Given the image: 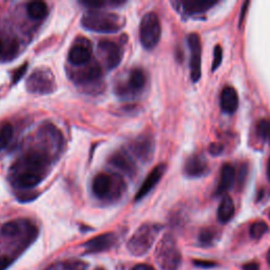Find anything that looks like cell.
<instances>
[{"label": "cell", "instance_id": "obj_7", "mask_svg": "<svg viewBox=\"0 0 270 270\" xmlns=\"http://www.w3.org/2000/svg\"><path fill=\"white\" fill-rule=\"evenodd\" d=\"M217 4V0H183L172 3L178 11L188 16L206 13Z\"/></svg>", "mask_w": 270, "mask_h": 270}, {"label": "cell", "instance_id": "obj_14", "mask_svg": "<svg viewBox=\"0 0 270 270\" xmlns=\"http://www.w3.org/2000/svg\"><path fill=\"white\" fill-rule=\"evenodd\" d=\"M43 174L29 171V170H15L14 184L19 188H33L41 183Z\"/></svg>", "mask_w": 270, "mask_h": 270}, {"label": "cell", "instance_id": "obj_21", "mask_svg": "<svg viewBox=\"0 0 270 270\" xmlns=\"http://www.w3.org/2000/svg\"><path fill=\"white\" fill-rule=\"evenodd\" d=\"M27 13L30 18L34 20H40L45 17L47 13V7L42 2H32L27 7Z\"/></svg>", "mask_w": 270, "mask_h": 270}, {"label": "cell", "instance_id": "obj_38", "mask_svg": "<svg viewBox=\"0 0 270 270\" xmlns=\"http://www.w3.org/2000/svg\"><path fill=\"white\" fill-rule=\"evenodd\" d=\"M266 260H267V263H268V265L270 266V248H269V250H268V252H267Z\"/></svg>", "mask_w": 270, "mask_h": 270}, {"label": "cell", "instance_id": "obj_1", "mask_svg": "<svg viewBox=\"0 0 270 270\" xmlns=\"http://www.w3.org/2000/svg\"><path fill=\"white\" fill-rule=\"evenodd\" d=\"M163 226L160 224L146 223L141 225L130 237L127 248L134 257H141L151 249Z\"/></svg>", "mask_w": 270, "mask_h": 270}, {"label": "cell", "instance_id": "obj_11", "mask_svg": "<svg viewBox=\"0 0 270 270\" xmlns=\"http://www.w3.org/2000/svg\"><path fill=\"white\" fill-rule=\"evenodd\" d=\"M166 169L167 166L165 164H160L153 168V170L148 174V177L138 189V191L135 195V201L144 199L151 191V190L158 184V182L162 180L163 176L166 172Z\"/></svg>", "mask_w": 270, "mask_h": 270}, {"label": "cell", "instance_id": "obj_33", "mask_svg": "<svg viewBox=\"0 0 270 270\" xmlns=\"http://www.w3.org/2000/svg\"><path fill=\"white\" fill-rule=\"evenodd\" d=\"M26 71H27V65L20 67V68L18 69V71H16V73H15L14 76H13V78H14V83H17V82L19 81V79L22 77V75L26 73Z\"/></svg>", "mask_w": 270, "mask_h": 270}, {"label": "cell", "instance_id": "obj_8", "mask_svg": "<svg viewBox=\"0 0 270 270\" xmlns=\"http://www.w3.org/2000/svg\"><path fill=\"white\" fill-rule=\"evenodd\" d=\"M116 241L117 237L115 233L107 232L87 241L83 244V248L85 249V253H87V255L88 253L89 255H92V253H100L110 250L116 244Z\"/></svg>", "mask_w": 270, "mask_h": 270}, {"label": "cell", "instance_id": "obj_40", "mask_svg": "<svg viewBox=\"0 0 270 270\" xmlns=\"http://www.w3.org/2000/svg\"><path fill=\"white\" fill-rule=\"evenodd\" d=\"M95 270H104V269L101 268V267H99V268H95Z\"/></svg>", "mask_w": 270, "mask_h": 270}, {"label": "cell", "instance_id": "obj_39", "mask_svg": "<svg viewBox=\"0 0 270 270\" xmlns=\"http://www.w3.org/2000/svg\"><path fill=\"white\" fill-rule=\"evenodd\" d=\"M3 47H4V45H3V42H2V40H0V54L3 53Z\"/></svg>", "mask_w": 270, "mask_h": 270}, {"label": "cell", "instance_id": "obj_41", "mask_svg": "<svg viewBox=\"0 0 270 270\" xmlns=\"http://www.w3.org/2000/svg\"><path fill=\"white\" fill-rule=\"evenodd\" d=\"M269 217H270V211H269Z\"/></svg>", "mask_w": 270, "mask_h": 270}, {"label": "cell", "instance_id": "obj_13", "mask_svg": "<svg viewBox=\"0 0 270 270\" xmlns=\"http://www.w3.org/2000/svg\"><path fill=\"white\" fill-rule=\"evenodd\" d=\"M219 105L223 112L233 114L239 108V95L233 87L227 86L220 93Z\"/></svg>", "mask_w": 270, "mask_h": 270}, {"label": "cell", "instance_id": "obj_26", "mask_svg": "<svg viewBox=\"0 0 270 270\" xmlns=\"http://www.w3.org/2000/svg\"><path fill=\"white\" fill-rule=\"evenodd\" d=\"M258 135L264 140L270 144V119L263 118L257 124Z\"/></svg>", "mask_w": 270, "mask_h": 270}, {"label": "cell", "instance_id": "obj_3", "mask_svg": "<svg viewBox=\"0 0 270 270\" xmlns=\"http://www.w3.org/2000/svg\"><path fill=\"white\" fill-rule=\"evenodd\" d=\"M155 261L163 270H178L182 262L181 251L170 234L165 235L155 250Z\"/></svg>", "mask_w": 270, "mask_h": 270}, {"label": "cell", "instance_id": "obj_30", "mask_svg": "<svg viewBox=\"0 0 270 270\" xmlns=\"http://www.w3.org/2000/svg\"><path fill=\"white\" fill-rule=\"evenodd\" d=\"M82 4L86 7H88L89 9H92V10H97L102 7H104L106 5V3L104 2H89V0H87V2H82Z\"/></svg>", "mask_w": 270, "mask_h": 270}, {"label": "cell", "instance_id": "obj_28", "mask_svg": "<svg viewBox=\"0 0 270 270\" xmlns=\"http://www.w3.org/2000/svg\"><path fill=\"white\" fill-rule=\"evenodd\" d=\"M213 62H212V71H215L222 63V59H223V49L219 44L215 45L214 51H213Z\"/></svg>", "mask_w": 270, "mask_h": 270}, {"label": "cell", "instance_id": "obj_6", "mask_svg": "<svg viewBox=\"0 0 270 270\" xmlns=\"http://www.w3.org/2000/svg\"><path fill=\"white\" fill-rule=\"evenodd\" d=\"M188 45L190 49V74L193 83H198L202 76V42L197 33L188 36Z\"/></svg>", "mask_w": 270, "mask_h": 270}, {"label": "cell", "instance_id": "obj_5", "mask_svg": "<svg viewBox=\"0 0 270 270\" xmlns=\"http://www.w3.org/2000/svg\"><path fill=\"white\" fill-rule=\"evenodd\" d=\"M26 87L31 93L50 94L55 89L53 74L50 70H36L28 78Z\"/></svg>", "mask_w": 270, "mask_h": 270}, {"label": "cell", "instance_id": "obj_12", "mask_svg": "<svg viewBox=\"0 0 270 270\" xmlns=\"http://www.w3.org/2000/svg\"><path fill=\"white\" fill-rule=\"evenodd\" d=\"M208 170V163L202 154H193L185 163L184 173L189 178H201Z\"/></svg>", "mask_w": 270, "mask_h": 270}, {"label": "cell", "instance_id": "obj_16", "mask_svg": "<svg viewBox=\"0 0 270 270\" xmlns=\"http://www.w3.org/2000/svg\"><path fill=\"white\" fill-rule=\"evenodd\" d=\"M68 59L73 66L76 67L88 63L91 59V49L88 43H76L73 45L69 52Z\"/></svg>", "mask_w": 270, "mask_h": 270}, {"label": "cell", "instance_id": "obj_29", "mask_svg": "<svg viewBox=\"0 0 270 270\" xmlns=\"http://www.w3.org/2000/svg\"><path fill=\"white\" fill-rule=\"evenodd\" d=\"M193 264L200 268H213L216 266V263H214V262L203 261V260H194Z\"/></svg>", "mask_w": 270, "mask_h": 270}, {"label": "cell", "instance_id": "obj_31", "mask_svg": "<svg viewBox=\"0 0 270 270\" xmlns=\"http://www.w3.org/2000/svg\"><path fill=\"white\" fill-rule=\"evenodd\" d=\"M13 260L9 257H0V270H6L11 264Z\"/></svg>", "mask_w": 270, "mask_h": 270}, {"label": "cell", "instance_id": "obj_22", "mask_svg": "<svg viewBox=\"0 0 270 270\" xmlns=\"http://www.w3.org/2000/svg\"><path fill=\"white\" fill-rule=\"evenodd\" d=\"M146 74L145 72L142 71L141 69H134L132 70V72L130 73V77H129V86L132 90L135 91H139L142 88L145 87L146 85Z\"/></svg>", "mask_w": 270, "mask_h": 270}, {"label": "cell", "instance_id": "obj_36", "mask_svg": "<svg viewBox=\"0 0 270 270\" xmlns=\"http://www.w3.org/2000/svg\"><path fill=\"white\" fill-rule=\"evenodd\" d=\"M248 5H249V3L247 2V3H245V4H244V6H243V9H242V14H241V19H240V24H242V21H243V19H244V13H246Z\"/></svg>", "mask_w": 270, "mask_h": 270}, {"label": "cell", "instance_id": "obj_19", "mask_svg": "<svg viewBox=\"0 0 270 270\" xmlns=\"http://www.w3.org/2000/svg\"><path fill=\"white\" fill-rule=\"evenodd\" d=\"M102 74H103L102 68L99 65H95L94 63V65L86 67L82 71H79L76 74L75 79L77 83L88 84L99 81V79L102 77Z\"/></svg>", "mask_w": 270, "mask_h": 270}, {"label": "cell", "instance_id": "obj_10", "mask_svg": "<svg viewBox=\"0 0 270 270\" xmlns=\"http://www.w3.org/2000/svg\"><path fill=\"white\" fill-rule=\"evenodd\" d=\"M132 151L137 158L144 163H149L154 154V139L151 135L139 136L133 144Z\"/></svg>", "mask_w": 270, "mask_h": 270}, {"label": "cell", "instance_id": "obj_18", "mask_svg": "<svg viewBox=\"0 0 270 270\" xmlns=\"http://www.w3.org/2000/svg\"><path fill=\"white\" fill-rule=\"evenodd\" d=\"M235 212L234 203L229 195H224L217 208V219L222 224H227Z\"/></svg>", "mask_w": 270, "mask_h": 270}, {"label": "cell", "instance_id": "obj_37", "mask_svg": "<svg viewBox=\"0 0 270 270\" xmlns=\"http://www.w3.org/2000/svg\"><path fill=\"white\" fill-rule=\"evenodd\" d=\"M267 178L270 182V157H269V161H268V164H267Z\"/></svg>", "mask_w": 270, "mask_h": 270}, {"label": "cell", "instance_id": "obj_17", "mask_svg": "<svg viewBox=\"0 0 270 270\" xmlns=\"http://www.w3.org/2000/svg\"><path fill=\"white\" fill-rule=\"evenodd\" d=\"M112 179L106 173H100L94 178L92 183L93 193L99 199H105L112 189Z\"/></svg>", "mask_w": 270, "mask_h": 270}, {"label": "cell", "instance_id": "obj_9", "mask_svg": "<svg viewBox=\"0 0 270 270\" xmlns=\"http://www.w3.org/2000/svg\"><path fill=\"white\" fill-rule=\"evenodd\" d=\"M99 49L106 60V65L109 70L118 67L122 58V53L118 44L110 40H102L99 43Z\"/></svg>", "mask_w": 270, "mask_h": 270}, {"label": "cell", "instance_id": "obj_23", "mask_svg": "<svg viewBox=\"0 0 270 270\" xmlns=\"http://www.w3.org/2000/svg\"><path fill=\"white\" fill-rule=\"evenodd\" d=\"M22 231V226L19 223V222H16V220H11L6 223L3 227H2V234L6 237H16L20 235Z\"/></svg>", "mask_w": 270, "mask_h": 270}, {"label": "cell", "instance_id": "obj_35", "mask_svg": "<svg viewBox=\"0 0 270 270\" xmlns=\"http://www.w3.org/2000/svg\"><path fill=\"white\" fill-rule=\"evenodd\" d=\"M131 270H155L153 266L148 264H137Z\"/></svg>", "mask_w": 270, "mask_h": 270}, {"label": "cell", "instance_id": "obj_24", "mask_svg": "<svg viewBox=\"0 0 270 270\" xmlns=\"http://www.w3.org/2000/svg\"><path fill=\"white\" fill-rule=\"evenodd\" d=\"M14 129L11 124L6 122L0 127V151L8 147L13 137Z\"/></svg>", "mask_w": 270, "mask_h": 270}, {"label": "cell", "instance_id": "obj_34", "mask_svg": "<svg viewBox=\"0 0 270 270\" xmlns=\"http://www.w3.org/2000/svg\"><path fill=\"white\" fill-rule=\"evenodd\" d=\"M243 270H260V264L257 262H249L243 265Z\"/></svg>", "mask_w": 270, "mask_h": 270}, {"label": "cell", "instance_id": "obj_15", "mask_svg": "<svg viewBox=\"0 0 270 270\" xmlns=\"http://www.w3.org/2000/svg\"><path fill=\"white\" fill-rule=\"evenodd\" d=\"M235 181V169L231 164H225L222 167L219 181L215 190L216 195H222L230 190Z\"/></svg>", "mask_w": 270, "mask_h": 270}, {"label": "cell", "instance_id": "obj_20", "mask_svg": "<svg viewBox=\"0 0 270 270\" xmlns=\"http://www.w3.org/2000/svg\"><path fill=\"white\" fill-rule=\"evenodd\" d=\"M110 163L112 164L113 166H115L116 168L122 170L127 174H129V176H133V174L135 173L134 164L131 162L130 158L127 156L125 153H120V152L115 153L112 156V158L110 160Z\"/></svg>", "mask_w": 270, "mask_h": 270}, {"label": "cell", "instance_id": "obj_32", "mask_svg": "<svg viewBox=\"0 0 270 270\" xmlns=\"http://www.w3.org/2000/svg\"><path fill=\"white\" fill-rule=\"evenodd\" d=\"M222 151H223V146L219 144H211L209 147V152L212 155H219Z\"/></svg>", "mask_w": 270, "mask_h": 270}, {"label": "cell", "instance_id": "obj_27", "mask_svg": "<svg viewBox=\"0 0 270 270\" xmlns=\"http://www.w3.org/2000/svg\"><path fill=\"white\" fill-rule=\"evenodd\" d=\"M267 231H268V226L265 222H262V220H259V222H256V223H253L250 227V230H249L250 236L255 240L261 239V237Z\"/></svg>", "mask_w": 270, "mask_h": 270}, {"label": "cell", "instance_id": "obj_4", "mask_svg": "<svg viewBox=\"0 0 270 270\" xmlns=\"http://www.w3.org/2000/svg\"><path fill=\"white\" fill-rule=\"evenodd\" d=\"M162 36V26L158 16L153 13H147L142 17L139 26V39L141 45L146 50H152L158 44Z\"/></svg>", "mask_w": 270, "mask_h": 270}, {"label": "cell", "instance_id": "obj_2", "mask_svg": "<svg viewBox=\"0 0 270 270\" xmlns=\"http://www.w3.org/2000/svg\"><path fill=\"white\" fill-rule=\"evenodd\" d=\"M82 24L86 30L97 33H114L121 29L122 23L115 14L91 11L82 18Z\"/></svg>", "mask_w": 270, "mask_h": 270}, {"label": "cell", "instance_id": "obj_25", "mask_svg": "<svg viewBox=\"0 0 270 270\" xmlns=\"http://www.w3.org/2000/svg\"><path fill=\"white\" fill-rule=\"evenodd\" d=\"M216 239H217V231H215L212 228L203 229L199 235V242L201 243V245L206 247L213 245Z\"/></svg>", "mask_w": 270, "mask_h": 270}]
</instances>
